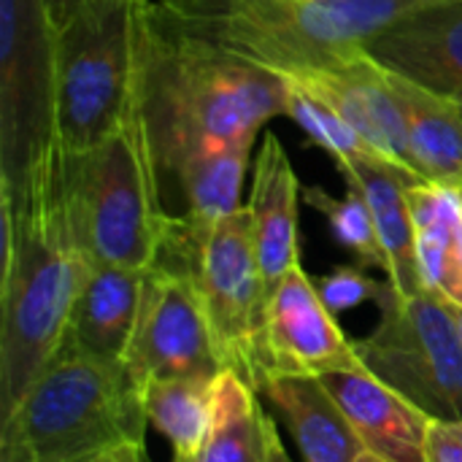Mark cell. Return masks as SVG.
I'll return each mask as SVG.
<instances>
[{"mask_svg":"<svg viewBox=\"0 0 462 462\" xmlns=\"http://www.w3.org/2000/svg\"><path fill=\"white\" fill-rule=\"evenodd\" d=\"M143 8L138 106L162 181L192 160L241 141L287 114V81L249 60L189 38Z\"/></svg>","mask_w":462,"mask_h":462,"instance_id":"cell-1","label":"cell"},{"mask_svg":"<svg viewBox=\"0 0 462 462\" xmlns=\"http://www.w3.org/2000/svg\"><path fill=\"white\" fill-rule=\"evenodd\" d=\"M57 154L22 187L3 189L0 420L60 355L89 260L70 227Z\"/></svg>","mask_w":462,"mask_h":462,"instance_id":"cell-2","label":"cell"},{"mask_svg":"<svg viewBox=\"0 0 462 462\" xmlns=\"http://www.w3.org/2000/svg\"><path fill=\"white\" fill-rule=\"evenodd\" d=\"M449 0H154L152 14L279 76L338 68L403 19Z\"/></svg>","mask_w":462,"mask_h":462,"instance_id":"cell-3","label":"cell"},{"mask_svg":"<svg viewBox=\"0 0 462 462\" xmlns=\"http://www.w3.org/2000/svg\"><path fill=\"white\" fill-rule=\"evenodd\" d=\"M60 195L89 265L149 271L160 263L176 217L162 206V176L138 97L100 143L57 160Z\"/></svg>","mask_w":462,"mask_h":462,"instance_id":"cell-4","label":"cell"},{"mask_svg":"<svg viewBox=\"0 0 462 462\" xmlns=\"http://www.w3.org/2000/svg\"><path fill=\"white\" fill-rule=\"evenodd\" d=\"M143 387L127 365L57 355L0 420V462H89L143 444Z\"/></svg>","mask_w":462,"mask_h":462,"instance_id":"cell-5","label":"cell"},{"mask_svg":"<svg viewBox=\"0 0 462 462\" xmlns=\"http://www.w3.org/2000/svg\"><path fill=\"white\" fill-rule=\"evenodd\" d=\"M146 0H84L57 27V146L68 154L108 138L138 97Z\"/></svg>","mask_w":462,"mask_h":462,"instance_id":"cell-6","label":"cell"},{"mask_svg":"<svg viewBox=\"0 0 462 462\" xmlns=\"http://www.w3.org/2000/svg\"><path fill=\"white\" fill-rule=\"evenodd\" d=\"M376 309V328L355 341L365 371L436 422H462V336L452 303L433 290L403 298L384 282Z\"/></svg>","mask_w":462,"mask_h":462,"instance_id":"cell-7","label":"cell"},{"mask_svg":"<svg viewBox=\"0 0 462 462\" xmlns=\"http://www.w3.org/2000/svg\"><path fill=\"white\" fill-rule=\"evenodd\" d=\"M57 27L43 0H0V187L57 154Z\"/></svg>","mask_w":462,"mask_h":462,"instance_id":"cell-8","label":"cell"},{"mask_svg":"<svg viewBox=\"0 0 462 462\" xmlns=\"http://www.w3.org/2000/svg\"><path fill=\"white\" fill-rule=\"evenodd\" d=\"M192 273L208 314L222 371H233L254 387L263 355L268 284L246 206L200 238Z\"/></svg>","mask_w":462,"mask_h":462,"instance_id":"cell-9","label":"cell"},{"mask_svg":"<svg viewBox=\"0 0 462 462\" xmlns=\"http://www.w3.org/2000/svg\"><path fill=\"white\" fill-rule=\"evenodd\" d=\"M122 363L143 390L157 379H217L222 374L192 271L168 263L146 271L138 322Z\"/></svg>","mask_w":462,"mask_h":462,"instance_id":"cell-10","label":"cell"},{"mask_svg":"<svg viewBox=\"0 0 462 462\" xmlns=\"http://www.w3.org/2000/svg\"><path fill=\"white\" fill-rule=\"evenodd\" d=\"M352 368H365L355 341L341 330L336 314L322 300L317 282L303 265H295L268 292L257 379L263 374L325 376Z\"/></svg>","mask_w":462,"mask_h":462,"instance_id":"cell-11","label":"cell"},{"mask_svg":"<svg viewBox=\"0 0 462 462\" xmlns=\"http://www.w3.org/2000/svg\"><path fill=\"white\" fill-rule=\"evenodd\" d=\"M284 79H290V81L311 89L322 100H328L379 157H384V160L411 171L417 179H422L414 165L411 149H409L403 111L390 87L387 68L379 60H374L368 51L338 65V68L290 73Z\"/></svg>","mask_w":462,"mask_h":462,"instance_id":"cell-12","label":"cell"},{"mask_svg":"<svg viewBox=\"0 0 462 462\" xmlns=\"http://www.w3.org/2000/svg\"><path fill=\"white\" fill-rule=\"evenodd\" d=\"M365 452L384 462H428L433 417L365 368L319 376Z\"/></svg>","mask_w":462,"mask_h":462,"instance_id":"cell-13","label":"cell"},{"mask_svg":"<svg viewBox=\"0 0 462 462\" xmlns=\"http://www.w3.org/2000/svg\"><path fill=\"white\" fill-rule=\"evenodd\" d=\"M336 168L344 184L360 192L374 214L387 254V282H393V287L403 298L425 292L428 287L417 257V230L409 206V189L422 179L376 154L341 160L336 162Z\"/></svg>","mask_w":462,"mask_h":462,"instance_id":"cell-14","label":"cell"},{"mask_svg":"<svg viewBox=\"0 0 462 462\" xmlns=\"http://www.w3.org/2000/svg\"><path fill=\"white\" fill-rule=\"evenodd\" d=\"M303 198L300 179L287 157V149L276 133H265L254 157L249 217L254 230V246L268 292L300 265L298 244V203Z\"/></svg>","mask_w":462,"mask_h":462,"instance_id":"cell-15","label":"cell"},{"mask_svg":"<svg viewBox=\"0 0 462 462\" xmlns=\"http://www.w3.org/2000/svg\"><path fill=\"white\" fill-rule=\"evenodd\" d=\"M146 271L119 265H89L73 303L60 355L92 360H125L130 346Z\"/></svg>","mask_w":462,"mask_h":462,"instance_id":"cell-16","label":"cell"},{"mask_svg":"<svg viewBox=\"0 0 462 462\" xmlns=\"http://www.w3.org/2000/svg\"><path fill=\"white\" fill-rule=\"evenodd\" d=\"M384 68L441 95L462 92V0L425 8L368 49Z\"/></svg>","mask_w":462,"mask_h":462,"instance_id":"cell-17","label":"cell"},{"mask_svg":"<svg viewBox=\"0 0 462 462\" xmlns=\"http://www.w3.org/2000/svg\"><path fill=\"white\" fill-rule=\"evenodd\" d=\"M254 390L279 411L303 462H357L363 457L365 449L357 433L319 376L263 374Z\"/></svg>","mask_w":462,"mask_h":462,"instance_id":"cell-18","label":"cell"},{"mask_svg":"<svg viewBox=\"0 0 462 462\" xmlns=\"http://www.w3.org/2000/svg\"><path fill=\"white\" fill-rule=\"evenodd\" d=\"M401 103L409 149L425 181L462 189V111L452 95L433 92L387 68Z\"/></svg>","mask_w":462,"mask_h":462,"instance_id":"cell-19","label":"cell"},{"mask_svg":"<svg viewBox=\"0 0 462 462\" xmlns=\"http://www.w3.org/2000/svg\"><path fill=\"white\" fill-rule=\"evenodd\" d=\"M254 143L257 141H241L222 152L198 157L173 179L184 203V214L176 217V236L189 252H198L200 238L214 225L244 208L241 195Z\"/></svg>","mask_w":462,"mask_h":462,"instance_id":"cell-20","label":"cell"},{"mask_svg":"<svg viewBox=\"0 0 462 462\" xmlns=\"http://www.w3.org/2000/svg\"><path fill=\"white\" fill-rule=\"evenodd\" d=\"M273 420L257 390L233 371H222L211 387V411L198 449L179 462H268Z\"/></svg>","mask_w":462,"mask_h":462,"instance_id":"cell-21","label":"cell"},{"mask_svg":"<svg viewBox=\"0 0 462 462\" xmlns=\"http://www.w3.org/2000/svg\"><path fill=\"white\" fill-rule=\"evenodd\" d=\"M214 379H157L143 390L149 425L171 444L173 462L187 460L208 425Z\"/></svg>","mask_w":462,"mask_h":462,"instance_id":"cell-22","label":"cell"},{"mask_svg":"<svg viewBox=\"0 0 462 462\" xmlns=\"http://www.w3.org/2000/svg\"><path fill=\"white\" fill-rule=\"evenodd\" d=\"M303 200L328 219L333 238L349 249L363 268H379L387 273V254L374 214L360 192L346 187V195L336 198L322 187H303Z\"/></svg>","mask_w":462,"mask_h":462,"instance_id":"cell-23","label":"cell"},{"mask_svg":"<svg viewBox=\"0 0 462 462\" xmlns=\"http://www.w3.org/2000/svg\"><path fill=\"white\" fill-rule=\"evenodd\" d=\"M284 81H287V114L284 116H290L303 130L311 146H319L322 152H328L333 162L376 154L328 100H322L319 95H314L311 89L290 79Z\"/></svg>","mask_w":462,"mask_h":462,"instance_id":"cell-24","label":"cell"},{"mask_svg":"<svg viewBox=\"0 0 462 462\" xmlns=\"http://www.w3.org/2000/svg\"><path fill=\"white\" fill-rule=\"evenodd\" d=\"M317 290L322 300L328 303V309L333 314H341L363 303L376 306L384 290V282H376L374 276H368L363 265H338L333 273L317 279Z\"/></svg>","mask_w":462,"mask_h":462,"instance_id":"cell-25","label":"cell"},{"mask_svg":"<svg viewBox=\"0 0 462 462\" xmlns=\"http://www.w3.org/2000/svg\"><path fill=\"white\" fill-rule=\"evenodd\" d=\"M428 462H462V422H433Z\"/></svg>","mask_w":462,"mask_h":462,"instance_id":"cell-26","label":"cell"},{"mask_svg":"<svg viewBox=\"0 0 462 462\" xmlns=\"http://www.w3.org/2000/svg\"><path fill=\"white\" fill-rule=\"evenodd\" d=\"M89 462H146V449H143V444H125V447L97 455Z\"/></svg>","mask_w":462,"mask_h":462,"instance_id":"cell-27","label":"cell"},{"mask_svg":"<svg viewBox=\"0 0 462 462\" xmlns=\"http://www.w3.org/2000/svg\"><path fill=\"white\" fill-rule=\"evenodd\" d=\"M46 3V11H49V16H51V22H54V27H60L84 0H43Z\"/></svg>","mask_w":462,"mask_h":462,"instance_id":"cell-28","label":"cell"},{"mask_svg":"<svg viewBox=\"0 0 462 462\" xmlns=\"http://www.w3.org/2000/svg\"><path fill=\"white\" fill-rule=\"evenodd\" d=\"M268 462H292L290 457V452L282 447V439H279V430L273 433V439H271V455H268Z\"/></svg>","mask_w":462,"mask_h":462,"instance_id":"cell-29","label":"cell"},{"mask_svg":"<svg viewBox=\"0 0 462 462\" xmlns=\"http://www.w3.org/2000/svg\"><path fill=\"white\" fill-rule=\"evenodd\" d=\"M357 462H384V460H379V457H376V455H371V452H363V457H360Z\"/></svg>","mask_w":462,"mask_h":462,"instance_id":"cell-30","label":"cell"},{"mask_svg":"<svg viewBox=\"0 0 462 462\" xmlns=\"http://www.w3.org/2000/svg\"><path fill=\"white\" fill-rule=\"evenodd\" d=\"M455 309V319H457V328H460V336H462V309L460 306H452Z\"/></svg>","mask_w":462,"mask_h":462,"instance_id":"cell-31","label":"cell"},{"mask_svg":"<svg viewBox=\"0 0 462 462\" xmlns=\"http://www.w3.org/2000/svg\"><path fill=\"white\" fill-rule=\"evenodd\" d=\"M452 97L457 100V106H460V111H462V92H460V95H452Z\"/></svg>","mask_w":462,"mask_h":462,"instance_id":"cell-32","label":"cell"}]
</instances>
